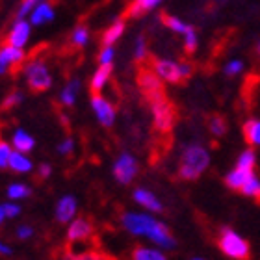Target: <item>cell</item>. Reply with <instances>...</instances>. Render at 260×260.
Masks as SVG:
<instances>
[{"instance_id": "obj_25", "label": "cell", "mask_w": 260, "mask_h": 260, "mask_svg": "<svg viewBox=\"0 0 260 260\" xmlns=\"http://www.w3.org/2000/svg\"><path fill=\"white\" fill-rule=\"evenodd\" d=\"M244 138L253 147H260V119H249L244 125Z\"/></svg>"}, {"instance_id": "obj_18", "label": "cell", "mask_w": 260, "mask_h": 260, "mask_svg": "<svg viewBox=\"0 0 260 260\" xmlns=\"http://www.w3.org/2000/svg\"><path fill=\"white\" fill-rule=\"evenodd\" d=\"M8 169H11L13 173H30L34 169V162L30 160V156H28L26 152H21L13 149Z\"/></svg>"}, {"instance_id": "obj_46", "label": "cell", "mask_w": 260, "mask_h": 260, "mask_svg": "<svg viewBox=\"0 0 260 260\" xmlns=\"http://www.w3.org/2000/svg\"><path fill=\"white\" fill-rule=\"evenodd\" d=\"M255 52L260 56V41H258V43H256V47H255Z\"/></svg>"}, {"instance_id": "obj_35", "label": "cell", "mask_w": 260, "mask_h": 260, "mask_svg": "<svg viewBox=\"0 0 260 260\" xmlns=\"http://www.w3.org/2000/svg\"><path fill=\"white\" fill-rule=\"evenodd\" d=\"M11 152H13V149H11L10 143L0 138V169H8V166H10Z\"/></svg>"}, {"instance_id": "obj_33", "label": "cell", "mask_w": 260, "mask_h": 260, "mask_svg": "<svg viewBox=\"0 0 260 260\" xmlns=\"http://www.w3.org/2000/svg\"><path fill=\"white\" fill-rule=\"evenodd\" d=\"M240 191L244 195H247V197H260V179L256 175H253Z\"/></svg>"}, {"instance_id": "obj_17", "label": "cell", "mask_w": 260, "mask_h": 260, "mask_svg": "<svg viewBox=\"0 0 260 260\" xmlns=\"http://www.w3.org/2000/svg\"><path fill=\"white\" fill-rule=\"evenodd\" d=\"M253 175H255V171H247V169L234 168V169H231L227 175H225V184H227L231 190L240 191L245 186V182H247Z\"/></svg>"}, {"instance_id": "obj_23", "label": "cell", "mask_w": 260, "mask_h": 260, "mask_svg": "<svg viewBox=\"0 0 260 260\" xmlns=\"http://www.w3.org/2000/svg\"><path fill=\"white\" fill-rule=\"evenodd\" d=\"M78 91H80V82L76 80H69L63 86V89L60 91V103L63 106H73L76 103V97H78Z\"/></svg>"}, {"instance_id": "obj_1", "label": "cell", "mask_w": 260, "mask_h": 260, "mask_svg": "<svg viewBox=\"0 0 260 260\" xmlns=\"http://www.w3.org/2000/svg\"><path fill=\"white\" fill-rule=\"evenodd\" d=\"M121 225L132 236L149 238L152 244L160 247L162 251H171L177 247V240L171 234L168 225L158 221L156 217L147 214V212H123Z\"/></svg>"}, {"instance_id": "obj_37", "label": "cell", "mask_w": 260, "mask_h": 260, "mask_svg": "<svg viewBox=\"0 0 260 260\" xmlns=\"http://www.w3.org/2000/svg\"><path fill=\"white\" fill-rule=\"evenodd\" d=\"M115 56L114 45H108V47H103V50L99 52V65H112Z\"/></svg>"}, {"instance_id": "obj_47", "label": "cell", "mask_w": 260, "mask_h": 260, "mask_svg": "<svg viewBox=\"0 0 260 260\" xmlns=\"http://www.w3.org/2000/svg\"><path fill=\"white\" fill-rule=\"evenodd\" d=\"M191 260H205V258H191Z\"/></svg>"}, {"instance_id": "obj_6", "label": "cell", "mask_w": 260, "mask_h": 260, "mask_svg": "<svg viewBox=\"0 0 260 260\" xmlns=\"http://www.w3.org/2000/svg\"><path fill=\"white\" fill-rule=\"evenodd\" d=\"M138 86H140V91L143 95V99L147 101V104L154 103L158 99L168 97L166 95V89L162 86V80L158 78V75L149 67H141L140 73H138Z\"/></svg>"}, {"instance_id": "obj_4", "label": "cell", "mask_w": 260, "mask_h": 260, "mask_svg": "<svg viewBox=\"0 0 260 260\" xmlns=\"http://www.w3.org/2000/svg\"><path fill=\"white\" fill-rule=\"evenodd\" d=\"M158 78L169 84H180V82L188 80L193 73V67L186 61H175L168 60V58H154L152 60V67Z\"/></svg>"}, {"instance_id": "obj_13", "label": "cell", "mask_w": 260, "mask_h": 260, "mask_svg": "<svg viewBox=\"0 0 260 260\" xmlns=\"http://www.w3.org/2000/svg\"><path fill=\"white\" fill-rule=\"evenodd\" d=\"M132 199H134L140 206H143L147 212H162L164 210V205L160 203V199H158L151 190H147V188H136L134 193H132Z\"/></svg>"}, {"instance_id": "obj_15", "label": "cell", "mask_w": 260, "mask_h": 260, "mask_svg": "<svg viewBox=\"0 0 260 260\" xmlns=\"http://www.w3.org/2000/svg\"><path fill=\"white\" fill-rule=\"evenodd\" d=\"M164 0H132L125 10V15L130 19H138V17H143L145 13L152 11L154 8L162 4Z\"/></svg>"}, {"instance_id": "obj_19", "label": "cell", "mask_w": 260, "mask_h": 260, "mask_svg": "<svg viewBox=\"0 0 260 260\" xmlns=\"http://www.w3.org/2000/svg\"><path fill=\"white\" fill-rule=\"evenodd\" d=\"M11 145L15 151H21V152H30L34 151V147H36V140H34V136H30L26 130L22 128H17L11 136Z\"/></svg>"}, {"instance_id": "obj_24", "label": "cell", "mask_w": 260, "mask_h": 260, "mask_svg": "<svg viewBox=\"0 0 260 260\" xmlns=\"http://www.w3.org/2000/svg\"><path fill=\"white\" fill-rule=\"evenodd\" d=\"M160 21H162L164 26H168L171 32H177V34H180V36H184L191 26V24L184 22L182 19H179V17H175V15H169V13H162V15H160Z\"/></svg>"}, {"instance_id": "obj_7", "label": "cell", "mask_w": 260, "mask_h": 260, "mask_svg": "<svg viewBox=\"0 0 260 260\" xmlns=\"http://www.w3.org/2000/svg\"><path fill=\"white\" fill-rule=\"evenodd\" d=\"M149 108H151V114H152V123L156 126L158 132H169V130L173 128L175 125V108L173 104L169 103L168 97L164 99H158L154 103L149 104Z\"/></svg>"}, {"instance_id": "obj_2", "label": "cell", "mask_w": 260, "mask_h": 260, "mask_svg": "<svg viewBox=\"0 0 260 260\" xmlns=\"http://www.w3.org/2000/svg\"><path fill=\"white\" fill-rule=\"evenodd\" d=\"M210 166V152L201 143H190L180 154L179 177L182 180H197Z\"/></svg>"}, {"instance_id": "obj_39", "label": "cell", "mask_w": 260, "mask_h": 260, "mask_svg": "<svg viewBox=\"0 0 260 260\" xmlns=\"http://www.w3.org/2000/svg\"><path fill=\"white\" fill-rule=\"evenodd\" d=\"M73 151H75V140L73 138H65L58 145V154H61V156H69Z\"/></svg>"}, {"instance_id": "obj_20", "label": "cell", "mask_w": 260, "mask_h": 260, "mask_svg": "<svg viewBox=\"0 0 260 260\" xmlns=\"http://www.w3.org/2000/svg\"><path fill=\"white\" fill-rule=\"evenodd\" d=\"M110 76H112V65H99V69L93 73L91 82H89V89L91 93H101L108 84Z\"/></svg>"}, {"instance_id": "obj_5", "label": "cell", "mask_w": 260, "mask_h": 260, "mask_svg": "<svg viewBox=\"0 0 260 260\" xmlns=\"http://www.w3.org/2000/svg\"><path fill=\"white\" fill-rule=\"evenodd\" d=\"M24 76H26V84L34 93L47 91L52 87V75L49 71V65L45 63L41 58H34L24 65Z\"/></svg>"}, {"instance_id": "obj_16", "label": "cell", "mask_w": 260, "mask_h": 260, "mask_svg": "<svg viewBox=\"0 0 260 260\" xmlns=\"http://www.w3.org/2000/svg\"><path fill=\"white\" fill-rule=\"evenodd\" d=\"M0 58L4 60V63L8 65V67H19V65L24 63V60H26V54H24V50L22 49H17V47H13V45H8L4 43L2 47H0Z\"/></svg>"}, {"instance_id": "obj_38", "label": "cell", "mask_w": 260, "mask_h": 260, "mask_svg": "<svg viewBox=\"0 0 260 260\" xmlns=\"http://www.w3.org/2000/svg\"><path fill=\"white\" fill-rule=\"evenodd\" d=\"M134 58L138 61L145 60V58H147V41H145V38H143V36H138V39H136Z\"/></svg>"}, {"instance_id": "obj_31", "label": "cell", "mask_w": 260, "mask_h": 260, "mask_svg": "<svg viewBox=\"0 0 260 260\" xmlns=\"http://www.w3.org/2000/svg\"><path fill=\"white\" fill-rule=\"evenodd\" d=\"M208 128H210V132L214 136L221 138V136H225V132H227V121L223 119V117H219V115H214V117H210V121H208Z\"/></svg>"}, {"instance_id": "obj_42", "label": "cell", "mask_w": 260, "mask_h": 260, "mask_svg": "<svg viewBox=\"0 0 260 260\" xmlns=\"http://www.w3.org/2000/svg\"><path fill=\"white\" fill-rule=\"evenodd\" d=\"M38 173L41 179H49L50 173H52V166H50V164H41L38 169Z\"/></svg>"}, {"instance_id": "obj_36", "label": "cell", "mask_w": 260, "mask_h": 260, "mask_svg": "<svg viewBox=\"0 0 260 260\" xmlns=\"http://www.w3.org/2000/svg\"><path fill=\"white\" fill-rule=\"evenodd\" d=\"M244 61L242 60H231L225 63V67H223V73L227 76H238L242 71H244Z\"/></svg>"}, {"instance_id": "obj_34", "label": "cell", "mask_w": 260, "mask_h": 260, "mask_svg": "<svg viewBox=\"0 0 260 260\" xmlns=\"http://www.w3.org/2000/svg\"><path fill=\"white\" fill-rule=\"evenodd\" d=\"M41 2H45V0H22L21 6H19V10H17L15 19H26V17L34 11V8L39 6Z\"/></svg>"}, {"instance_id": "obj_45", "label": "cell", "mask_w": 260, "mask_h": 260, "mask_svg": "<svg viewBox=\"0 0 260 260\" xmlns=\"http://www.w3.org/2000/svg\"><path fill=\"white\" fill-rule=\"evenodd\" d=\"M8 217H6V212H4V205H0V225L6 221Z\"/></svg>"}, {"instance_id": "obj_22", "label": "cell", "mask_w": 260, "mask_h": 260, "mask_svg": "<svg viewBox=\"0 0 260 260\" xmlns=\"http://www.w3.org/2000/svg\"><path fill=\"white\" fill-rule=\"evenodd\" d=\"M132 260H168L166 253L162 249L147 247V245H138L132 251Z\"/></svg>"}, {"instance_id": "obj_3", "label": "cell", "mask_w": 260, "mask_h": 260, "mask_svg": "<svg viewBox=\"0 0 260 260\" xmlns=\"http://www.w3.org/2000/svg\"><path fill=\"white\" fill-rule=\"evenodd\" d=\"M217 247L221 249L223 255L233 260H247L251 256L249 242L231 227H223L219 231Z\"/></svg>"}, {"instance_id": "obj_28", "label": "cell", "mask_w": 260, "mask_h": 260, "mask_svg": "<svg viewBox=\"0 0 260 260\" xmlns=\"http://www.w3.org/2000/svg\"><path fill=\"white\" fill-rule=\"evenodd\" d=\"M22 101H24V93H22L21 89H13L11 93L6 95V99L2 101V104H0V110H2V112L13 110V108H17Z\"/></svg>"}, {"instance_id": "obj_30", "label": "cell", "mask_w": 260, "mask_h": 260, "mask_svg": "<svg viewBox=\"0 0 260 260\" xmlns=\"http://www.w3.org/2000/svg\"><path fill=\"white\" fill-rule=\"evenodd\" d=\"M61 260H112L110 256L97 253V251H86V253H67Z\"/></svg>"}, {"instance_id": "obj_44", "label": "cell", "mask_w": 260, "mask_h": 260, "mask_svg": "<svg viewBox=\"0 0 260 260\" xmlns=\"http://www.w3.org/2000/svg\"><path fill=\"white\" fill-rule=\"evenodd\" d=\"M8 71H10V67H8V65L4 63V60H2V58H0V75H6V73H8Z\"/></svg>"}, {"instance_id": "obj_29", "label": "cell", "mask_w": 260, "mask_h": 260, "mask_svg": "<svg viewBox=\"0 0 260 260\" xmlns=\"http://www.w3.org/2000/svg\"><path fill=\"white\" fill-rule=\"evenodd\" d=\"M87 41H89V30H87L86 24H78L71 34V43L78 47V49H82V47L87 45Z\"/></svg>"}, {"instance_id": "obj_40", "label": "cell", "mask_w": 260, "mask_h": 260, "mask_svg": "<svg viewBox=\"0 0 260 260\" xmlns=\"http://www.w3.org/2000/svg\"><path fill=\"white\" fill-rule=\"evenodd\" d=\"M4 212L8 219H13V217H17L21 214V206L17 205L15 201H10V203H4Z\"/></svg>"}, {"instance_id": "obj_9", "label": "cell", "mask_w": 260, "mask_h": 260, "mask_svg": "<svg viewBox=\"0 0 260 260\" xmlns=\"http://www.w3.org/2000/svg\"><path fill=\"white\" fill-rule=\"evenodd\" d=\"M91 110H93V114H95V117H97V121L101 123V125L106 126V128L114 126L115 108L108 99H104L103 95H99V93H93L91 95Z\"/></svg>"}, {"instance_id": "obj_27", "label": "cell", "mask_w": 260, "mask_h": 260, "mask_svg": "<svg viewBox=\"0 0 260 260\" xmlns=\"http://www.w3.org/2000/svg\"><path fill=\"white\" fill-rule=\"evenodd\" d=\"M255 166H256V154L253 149H245V151L240 152L238 160H236V168L255 171Z\"/></svg>"}, {"instance_id": "obj_21", "label": "cell", "mask_w": 260, "mask_h": 260, "mask_svg": "<svg viewBox=\"0 0 260 260\" xmlns=\"http://www.w3.org/2000/svg\"><path fill=\"white\" fill-rule=\"evenodd\" d=\"M125 21L123 19H117V21H114L112 24H110L106 30L103 32V38H101V43H103V47H108V45H114L117 39L125 34Z\"/></svg>"}, {"instance_id": "obj_12", "label": "cell", "mask_w": 260, "mask_h": 260, "mask_svg": "<svg viewBox=\"0 0 260 260\" xmlns=\"http://www.w3.org/2000/svg\"><path fill=\"white\" fill-rule=\"evenodd\" d=\"M93 234V223L87 217H75L67 227V240L69 242H86Z\"/></svg>"}, {"instance_id": "obj_32", "label": "cell", "mask_w": 260, "mask_h": 260, "mask_svg": "<svg viewBox=\"0 0 260 260\" xmlns=\"http://www.w3.org/2000/svg\"><path fill=\"white\" fill-rule=\"evenodd\" d=\"M182 38H184V50L188 52V54H193L195 50H197V45H199V38H197L195 28L190 26V30H188Z\"/></svg>"}, {"instance_id": "obj_43", "label": "cell", "mask_w": 260, "mask_h": 260, "mask_svg": "<svg viewBox=\"0 0 260 260\" xmlns=\"http://www.w3.org/2000/svg\"><path fill=\"white\" fill-rule=\"evenodd\" d=\"M0 255H2V256H11V255H13V249H11L8 244L0 242Z\"/></svg>"}, {"instance_id": "obj_8", "label": "cell", "mask_w": 260, "mask_h": 260, "mask_svg": "<svg viewBox=\"0 0 260 260\" xmlns=\"http://www.w3.org/2000/svg\"><path fill=\"white\" fill-rule=\"evenodd\" d=\"M138 171H140L138 160H136V156H132L130 152H121L119 156H117V160L114 162V168H112L114 179L123 186L130 184V182L136 179Z\"/></svg>"}, {"instance_id": "obj_41", "label": "cell", "mask_w": 260, "mask_h": 260, "mask_svg": "<svg viewBox=\"0 0 260 260\" xmlns=\"http://www.w3.org/2000/svg\"><path fill=\"white\" fill-rule=\"evenodd\" d=\"M32 234H34V229L30 227V225H21V227L17 229V238L19 240L32 238Z\"/></svg>"}, {"instance_id": "obj_11", "label": "cell", "mask_w": 260, "mask_h": 260, "mask_svg": "<svg viewBox=\"0 0 260 260\" xmlns=\"http://www.w3.org/2000/svg\"><path fill=\"white\" fill-rule=\"evenodd\" d=\"M76 212H78V201H76L75 195H63L56 203V210H54L56 221L71 223L76 217Z\"/></svg>"}, {"instance_id": "obj_10", "label": "cell", "mask_w": 260, "mask_h": 260, "mask_svg": "<svg viewBox=\"0 0 260 260\" xmlns=\"http://www.w3.org/2000/svg\"><path fill=\"white\" fill-rule=\"evenodd\" d=\"M30 36H32V24H30V21H26V19H15L13 26L10 28V32L6 36V43L13 45L17 49H24Z\"/></svg>"}, {"instance_id": "obj_26", "label": "cell", "mask_w": 260, "mask_h": 260, "mask_svg": "<svg viewBox=\"0 0 260 260\" xmlns=\"http://www.w3.org/2000/svg\"><path fill=\"white\" fill-rule=\"evenodd\" d=\"M32 195V188L26 184H22V182H13V184L8 186V197L11 201H21V199H26Z\"/></svg>"}, {"instance_id": "obj_14", "label": "cell", "mask_w": 260, "mask_h": 260, "mask_svg": "<svg viewBox=\"0 0 260 260\" xmlns=\"http://www.w3.org/2000/svg\"><path fill=\"white\" fill-rule=\"evenodd\" d=\"M54 19V6L52 2L45 0L39 6L34 8V11L30 13V24L32 26H41V24H47Z\"/></svg>"}]
</instances>
